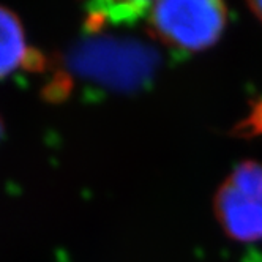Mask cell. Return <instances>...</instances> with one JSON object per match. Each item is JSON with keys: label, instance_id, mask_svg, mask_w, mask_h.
Returning a JSON list of instances; mask_svg holds the SVG:
<instances>
[{"label": "cell", "instance_id": "5", "mask_svg": "<svg viewBox=\"0 0 262 262\" xmlns=\"http://www.w3.org/2000/svg\"><path fill=\"white\" fill-rule=\"evenodd\" d=\"M235 190L262 202V164L254 161L240 163L226 179Z\"/></svg>", "mask_w": 262, "mask_h": 262}, {"label": "cell", "instance_id": "6", "mask_svg": "<svg viewBox=\"0 0 262 262\" xmlns=\"http://www.w3.org/2000/svg\"><path fill=\"white\" fill-rule=\"evenodd\" d=\"M89 8L100 11L106 19L111 21H133L139 17L145 8H150L144 2H126V4H95Z\"/></svg>", "mask_w": 262, "mask_h": 262}, {"label": "cell", "instance_id": "3", "mask_svg": "<svg viewBox=\"0 0 262 262\" xmlns=\"http://www.w3.org/2000/svg\"><path fill=\"white\" fill-rule=\"evenodd\" d=\"M213 209L228 237L237 242L262 240V202L242 194L224 180L215 194Z\"/></svg>", "mask_w": 262, "mask_h": 262}, {"label": "cell", "instance_id": "9", "mask_svg": "<svg viewBox=\"0 0 262 262\" xmlns=\"http://www.w3.org/2000/svg\"><path fill=\"white\" fill-rule=\"evenodd\" d=\"M248 7L251 8V11L262 21V0H260V2H251V4H248Z\"/></svg>", "mask_w": 262, "mask_h": 262}, {"label": "cell", "instance_id": "1", "mask_svg": "<svg viewBox=\"0 0 262 262\" xmlns=\"http://www.w3.org/2000/svg\"><path fill=\"white\" fill-rule=\"evenodd\" d=\"M67 59L81 76L120 90L144 85L158 65L154 49L135 40L117 38L82 41L70 51Z\"/></svg>", "mask_w": 262, "mask_h": 262}, {"label": "cell", "instance_id": "2", "mask_svg": "<svg viewBox=\"0 0 262 262\" xmlns=\"http://www.w3.org/2000/svg\"><path fill=\"white\" fill-rule=\"evenodd\" d=\"M228 13L218 0H163L148 8L152 33L179 51L213 46L226 27Z\"/></svg>", "mask_w": 262, "mask_h": 262}, {"label": "cell", "instance_id": "4", "mask_svg": "<svg viewBox=\"0 0 262 262\" xmlns=\"http://www.w3.org/2000/svg\"><path fill=\"white\" fill-rule=\"evenodd\" d=\"M26 40L21 21L5 7H0V79L14 71L26 57Z\"/></svg>", "mask_w": 262, "mask_h": 262}, {"label": "cell", "instance_id": "8", "mask_svg": "<svg viewBox=\"0 0 262 262\" xmlns=\"http://www.w3.org/2000/svg\"><path fill=\"white\" fill-rule=\"evenodd\" d=\"M23 65L29 70H33V71H41L45 67H46V60L43 57V54L38 52V51H33V49H29L26 52V57L23 60Z\"/></svg>", "mask_w": 262, "mask_h": 262}, {"label": "cell", "instance_id": "7", "mask_svg": "<svg viewBox=\"0 0 262 262\" xmlns=\"http://www.w3.org/2000/svg\"><path fill=\"white\" fill-rule=\"evenodd\" d=\"M71 85H73V81L68 74H57V76L54 78L52 82H49L45 90H43V95L48 101H62L65 100L70 92H71Z\"/></svg>", "mask_w": 262, "mask_h": 262}, {"label": "cell", "instance_id": "10", "mask_svg": "<svg viewBox=\"0 0 262 262\" xmlns=\"http://www.w3.org/2000/svg\"><path fill=\"white\" fill-rule=\"evenodd\" d=\"M2 133H4V123L0 120V136H2Z\"/></svg>", "mask_w": 262, "mask_h": 262}]
</instances>
